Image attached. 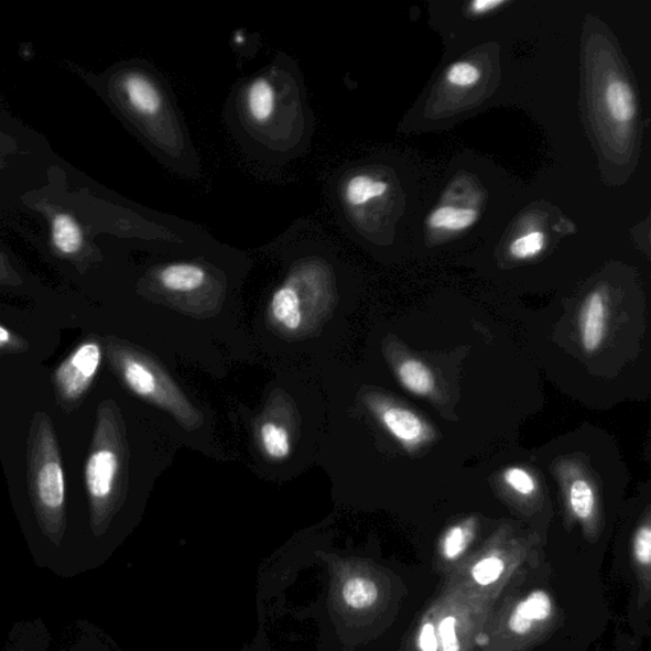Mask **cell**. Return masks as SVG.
<instances>
[{
  "instance_id": "6da1fadb",
  "label": "cell",
  "mask_w": 651,
  "mask_h": 651,
  "mask_svg": "<svg viewBox=\"0 0 651 651\" xmlns=\"http://www.w3.org/2000/svg\"><path fill=\"white\" fill-rule=\"evenodd\" d=\"M26 459L30 499L40 530L59 546L67 531V492L59 441L45 411L32 419Z\"/></svg>"
},
{
  "instance_id": "7a4b0ae2",
  "label": "cell",
  "mask_w": 651,
  "mask_h": 651,
  "mask_svg": "<svg viewBox=\"0 0 651 651\" xmlns=\"http://www.w3.org/2000/svg\"><path fill=\"white\" fill-rule=\"evenodd\" d=\"M120 433L118 414L112 403H100L85 466L90 529L97 538L106 532L119 507L122 475Z\"/></svg>"
},
{
  "instance_id": "3957f363",
  "label": "cell",
  "mask_w": 651,
  "mask_h": 651,
  "mask_svg": "<svg viewBox=\"0 0 651 651\" xmlns=\"http://www.w3.org/2000/svg\"><path fill=\"white\" fill-rule=\"evenodd\" d=\"M104 354L105 346L100 337L90 335L54 370L55 402L64 414L69 415L84 405L102 367Z\"/></svg>"
},
{
  "instance_id": "277c9868",
  "label": "cell",
  "mask_w": 651,
  "mask_h": 651,
  "mask_svg": "<svg viewBox=\"0 0 651 651\" xmlns=\"http://www.w3.org/2000/svg\"><path fill=\"white\" fill-rule=\"evenodd\" d=\"M607 306L604 294L593 292L587 296L581 312V339L585 351H597L605 340Z\"/></svg>"
},
{
  "instance_id": "5b68a950",
  "label": "cell",
  "mask_w": 651,
  "mask_h": 651,
  "mask_svg": "<svg viewBox=\"0 0 651 651\" xmlns=\"http://www.w3.org/2000/svg\"><path fill=\"white\" fill-rule=\"evenodd\" d=\"M383 424L395 440L406 447L417 446L426 438V426L414 412L402 409H387L382 415Z\"/></svg>"
},
{
  "instance_id": "8992f818",
  "label": "cell",
  "mask_w": 651,
  "mask_h": 651,
  "mask_svg": "<svg viewBox=\"0 0 651 651\" xmlns=\"http://www.w3.org/2000/svg\"><path fill=\"white\" fill-rule=\"evenodd\" d=\"M552 611V604L550 597L545 592H533L532 595L521 601L512 616L509 618V629L518 634L529 633L533 623L538 621H545Z\"/></svg>"
},
{
  "instance_id": "52a82bcc",
  "label": "cell",
  "mask_w": 651,
  "mask_h": 651,
  "mask_svg": "<svg viewBox=\"0 0 651 651\" xmlns=\"http://www.w3.org/2000/svg\"><path fill=\"white\" fill-rule=\"evenodd\" d=\"M479 211L473 208L443 205L431 213L426 225L436 232L459 234L471 228L479 220Z\"/></svg>"
},
{
  "instance_id": "ba28073f",
  "label": "cell",
  "mask_w": 651,
  "mask_h": 651,
  "mask_svg": "<svg viewBox=\"0 0 651 651\" xmlns=\"http://www.w3.org/2000/svg\"><path fill=\"white\" fill-rule=\"evenodd\" d=\"M605 104L616 122L630 123L637 117V100L629 82L612 79L606 87Z\"/></svg>"
},
{
  "instance_id": "9c48e42d",
  "label": "cell",
  "mask_w": 651,
  "mask_h": 651,
  "mask_svg": "<svg viewBox=\"0 0 651 651\" xmlns=\"http://www.w3.org/2000/svg\"><path fill=\"white\" fill-rule=\"evenodd\" d=\"M339 593L343 604L354 611L372 608L379 597L377 584L360 575L348 576L344 579Z\"/></svg>"
},
{
  "instance_id": "30bf717a",
  "label": "cell",
  "mask_w": 651,
  "mask_h": 651,
  "mask_svg": "<svg viewBox=\"0 0 651 651\" xmlns=\"http://www.w3.org/2000/svg\"><path fill=\"white\" fill-rule=\"evenodd\" d=\"M126 90L130 105L138 112L152 117L160 111L161 95L150 79L140 74H130L126 80Z\"/></svg>"
},
{
  "instance_id": "8fae6325",
  "label": "cell",
  "mask_w": 651,
  "mask_h": 651,
  "mask_svg": "<svg viewBox=\"0 0 651 651\" xmlns=\"http://www.w3.org/2000/svg\"><path fill=\"white\" fill-rule=\"evenodd\" d=\"M205 271L192 263H177L164 269L161 283L172 292H193L205 282Z\"/></svg>"
},
{
  "instance_id": "7c38bea8",
  "label": "cell",
  "mask_w": 651,
  "mask_h": 651,
  "mask_svg": "<svg viewBox=\"0 0 651 651\" xmlns=\"http://www.w3.org/2000/svg\"><path fill=\"white\" fill-rule=\"evenodd\" d=\"M247 109L254 121L265 122L275 109V90L267 79L253 80L247 89Z\"/></svg>"
},
{
  "instance_id": "4fadbf2b",
  "label": "cell",
  "mask_w": 651,
  "mask_h": 651,
  "mask_svg": "<svg viewBox=\"0 0 651 651\" xmlns=\"http://www.w3.org/2000/svg\"><path fill=\"white\" fill-rule=\"evenodd\" d=\"M389 192V184L368 175H357L345 186V200L351 206H362L382 197Z\"/></svg>"
},
{
  "instance_id": "5bb4252c",
  "label": "cell",
  "mask_w": 651,
  "mask_h": 651,
  "mask_svg": "<svg viewBox=\"0 0 651 651\" xmlns=\"http://www.w3.org/2000/svg\"><path fill=\"white\" fill-rule=\"evenodd\" d=\"M399 378L405 389L417 395L431 394L435 389L432 370L419 360L403 361L399 368Z\"/></svg>"
},
{
  "instance_id": "9a60e30c",
  "label": "cell",
  "mask_w": 651,
  "mask_h": 651,
  "mask_svg": "<svg viewBox=\"0 0 651 651\" xmlns=\"http://www.w3.org/2000/svg\"><path fill=\"white\" fill-rule=\"evenodd\" d=\"M53 242L64 254L77 253L84 246V232L68 214H59L54 219Z\"/></svg>"
},
{
  "instance_id": "2e32d148",
  "label": "cell",
  "mask_w": 651,
  "mask_h": 651,
  "mask_svg": "<svg viewBox=\"0 0 651 651\" xmlns=\"http://www.w3.org/2000/svg\"><path fill=\"white\" fill-rule=\"evenodd\" d=\"M274 317L286 328L296 329L302 323L300 296L293 287L284 286L274 294L271 303Z\"/></svg>"
},
{
  "instance_id": "e0dca14e",
  "label": "cell",
  "mask_w": 651,
  "mask_h": 651,
  "mask_svg": "<svg viewBox=\"0 0 651 651\" xmlns=\"http://www.w3.org/2000/svg\"><path fill=\"white\" fill-rule=\"evenodd\" d=\"M568 500H571L573 513L582 521H587L595 512L596 497L587 481H574L568 490Z\"/></svg>"
},
{
  "instance_id": "ac0fdd59",
  "label": "cell",
  "mask_w": 651,
  "mask_h": 651,
  "mask_svg": "<svg viewBox=\"0 0 651 651\" xmlns=\"http://www.w3.org/2000/svg\"><path fill=\"white\" fill-rule=\"evenodd\" d=\"M546 247V236L540 230L518 237L509 247L510 254L517 260H529L538 257Z\"/></svg>"
},
{
  "instance_id": "d6986e66",
  "label": "cell",
  "mask_w": 651,
  "mask_h": 651,
  "mask_svg": "<svg viewBox=\"0 0 651 651\" xmlns=\"http://www.w3.org/2000/svg\"><path fill=\"white\" fill-rule=\"evenodd\" d=\"M263 446L271 457L284 458L290 455V436L285 428L268 423L261 428Z\"/></svg>"
},
{
  "instance_id": "ffe728a7",
  "label": "cell",
  "mask_w": 651,
  "mask_h": 651,
  "mask_svg": "<svg viewBox=\"0 0 651 651\" xmlns=\"http://www.w3.org/2000/svg\"><path fill=\"white\" fill-rule=\"evenodd\" d=\"M480 78V69L469 62L453 63L446 72L447 84L458 88L473 87Z\"/></svg>"
},
{
  "instance_id": "44dd1931",
  "label": "cell",
  "mask_w": 651,
  "mask_h": 651,
  "mask_svg": "<svg viewBox=\"0 0 651 651\" xmlns=\"http://www.w3.org/2000/svg\"><path fill=\"white\" fill-rule=\"evenodd\" d=\"M502 572H504V562L497 556H491L481 560L474 566L473 576L476 583L490 585L500 578Z\"/></svg>"
},
{
  "instance_id": "7402d4cb",
  "label": "cell",
  "mask_w": 651,
  "mask_h": 651,
  "mask_svg": "<svg viewBox=\"0 0 651 651\" xmlns=\"http://www.w3.org/2000/svg\"><path fill=\"white\" fill-rule=\"evenodd\" d=\"M30 350V344L13 329L0 325V356H19Z\"/></svg>"
},
{
  "instance_id": "603a6c76",
  "label": "cell",
  "mask_w": 651,
  "mask_h": 651,
  "mask_svg": "<svg viewBox=\"0 0 651 651\" xmlns=\"http://www.w3.org/2000/svg\"><path fill=\"white\" fill-rule=\"evenodd\" d=\"M468 534L464 527L456 525L447 532L443 541V554L448 560H455L464 554L467 547Z\"/></svg>"
},
{
  "instance_id": "cb8c5ba5",
  "label": "cell",
  "mask_w": 651,
  "mask_h": 651,
  "mask_svg": "<svg viewBox=\"0 0 651 651\" xmlns=\"http://www.w3.org/2000/svg\"><path fill=\"white\" fill-rule=\"evenodd\" d=\"M504 480L516 492L529 497L535 491L533 477L522 468L512 467L507 469Z\"/></svg>"
},
{
  "instance_id": "d4e9b609",
  "label": "cell",
  "mask_w": 651,
  "mask_h": 651,
  "mask_svg": "<svg viewBox=\"0 0 651 651\" xmlns=\"http://www.w3.org/2000/svg\"><path fill=\"white\" fill-rule=\"evenodd\" d=\"M634 556L641 565H649L651 562V530L649 525L642 527L633 542Z\"/></svg>"
},
{
  "instance_id": "484cf974",
  "label": "cell",
  "mask_w": 651,
  "mask_h": 651,
  "mask_svg": "<svg viewBox=\"0 0 651 651\" xmlns=\"http://www.w3.org/2000/svg\"><path fill=\"white\" fill-rule=\"evenodd\" d=\"M440 637L443 651H459V641L456 633V618L446 617L440 625Z\"/></svg>"
},
{
  "instance_id": "4316f807",
  "label": "cell",
  "mask_w": 651,
  "mask_h": 651,
  "mask_svg": "<svg viewBox=\"0 0 651 651\" xmlns=\"http://www.w3.org/2000/svg\"><path fill=\"white\" fill-rule=\"evenodd\" d=\"M419 648L422 651H438V640H436L432 623H425L420 630Z\"/></svg>"
},
{
  "instance_id": "83f0119b",
  "label": "cell",
  "mask_w": 651,
  "mask_h": 651,
  "mask_svg": "<svg viewBox=\"0 0 651 651\" xmlns=\"http://www.w3.org/2000/svg\"><path fill=\"white\" fill-rule=\"evenodd\" d=\"M508 2L507 0H476V2L471 3V6H469V10H471V12L474 14H486L489 13L493 10H497V8H500L502 6H507Z\"/></svg>"
},
{
  "instance_id": "f1b7e54d",
  "label": "cell",
  "mask_w": 651,
  "mask_h": 651,
  "mask_svg": "<svg viewBox=\"0 0 651 651\" xmlns=\"http://www.w3.org/2000/svg\"><path fill=\"white\" fill-rule=\"evenodd\" d=\"M20 278L15 275L14 271L7 265L6 261L0 258V284H19Z\"/></svg>"
},
{
  "instance_id": "f546056e",
  "label": "cell",
  "mask_w": 651,
  "mask_h": 651,
  "mask_svg": "<svg viewBox=\"0 0 651 651\" xmlns=\"http://www.w3.org/2000/svg\"><path fill=\"white\" fill-rule=\"evenodd\" d=\"M476 641H477V644L484 647V645L488 644L489 638L486 637V634H479V637H477Z\"/></svg>"
}]
</instances>
